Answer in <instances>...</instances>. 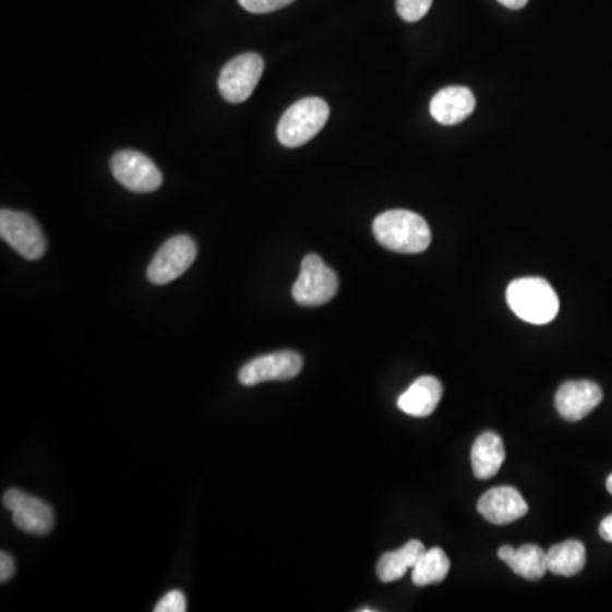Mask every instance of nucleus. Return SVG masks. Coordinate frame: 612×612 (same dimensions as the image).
Instances as JSON below:
<instances>
[{"mask_svg":"<svg viewBox=\"0 0 612 612\" xmlns=\"http://www.w3.org/2000/svg\"><path fill=\"white\" fill-rule=\"evenodd\" d=\"M377 242L398 254H420L432 242L431 228L422 216L407 209L382 213L373 224Z\"/></svg>","mask_w":612,"mask_h":612,"instance_id":"f257e3e1","label":"nucleus"},{"mask_svg":"<svg viewBox=\"0 0 612 612\" xmlns=\"http://www.w3.org/2000/svg\"><path fill=\"white\" fill-rule=\"evenodd\" d=\"M507 303L520 320L535 325L550 324L560 310L555 289L543 278H520L511 283Z\"/></svg>","mask_w":612,"mask_h":612,"instance_id":"f03ea898","label":"nucleus"},{"mask_svg":"<svg viewBox=\"0 0 612 612\" xmlns=\"http://www.w3.org/2000/svg\"><path fill=\"white\" fill-rule=\"evenodd\" d=\"M331 109L320 97H307L286 109L278 124V140L288 148H297L319 135L327 124Z\"/></svg>","mask_w":612,"mask_h":612,"instance_id":"7ed1b4c3","label":"nucleus"},{"mask_svg":"<svg viewBox=\"0 0 612 612\" xmlns=\"http://www.w3.org/2000/svg\"><path fill=\"white\" fill-rule=\"evenodd\" d=\"M339 289L337 274L316 254L307 255L301 262L300 276L293 286V298L301 307H322L334 300Z\"/></svg>","mask_w":612,"mask_h":612,"instance_id":"20e7f679","label":"nucleus"},{"mask_svg":"<svg viewBox=\"0 0 612 612\" xmlns=\"http://www.w3.org/2000/svg\"><path fill=\"white\" fill-rule=\"evenodd\" d=\"M197 257V247L191 237L176 236L167 240L152 259L147 278L152 285H169L181 278L193 266Z\"/></svg>","mask_w":612,"mask_h":612,"instance_id":"39448f33","label":"nucleus"},{"mask_svg":"<svg viewBox=\"0 0 612 612\" xmlns=\"http://www.w3.org/2000/svg\"><path fill=\"white\" fill-rule=\"evenodd\" d=\"M0 237L27 261H38L47 252V239L35 218L26 213L2 209Z\"/></svg>","mask_w":612,"mask_h":612,"instance_id":"423d86ee","label":"nucleus"},{"mask_svg":"<svg viewBox=\"0 0 612 612\" xmlns=\"http://www.w3.org/2000/svg\"><path fill=\"white\" fill-rule=\"evenodd\" d=\"M264 60L257 53H243L233 58L221 70L218 89L221 97L231 105L249 99L261 81Z\"/></svg>","mask_w":612,"mask_h":612,"instance_id":"0eeeda50","label":"nucleus"},{"mask_svg":"<svg viewBox=\"0 0 612 612\" xmlns=\"http://www.w3.org/2000/svg\"><path fill=\"white\" fill-rule=\"evenodd\" d=\"M111 172L116 181L133 193H154L163 185V172L140 152L121 151L112 155Z\"/></svg>","mask_w":612,"mask_h":612,"instance_id":"6e6552de","label":"nucleus"},{"mask_svg":"<svg viewBox=\"0 0 612 612\" xmlns=\"http://www.w3.org/2000/svg\"><path fill=\"white\" fill-rule=\"evenodd\" d=\"M2 502L11 511L12 520L21 531L35 536H47L53 531V508L47 502L17 489L8 490Z\"/></svg>","mask_w":612,"mask_h":612,"instance_id":"1a4fd4ad","label":"nucleus"},{"mask_svg":"<svg viewBox=\"0 0 612 612\" xmlns=\"http://www.w3.org/2000/svg\"><path fill=\"white\" fill-rule=\"evenodd\" d=\"M303 368V359L293 351L273 352L247 362L240 370L239 380L243 386H255L264 382L293 380Z\"/></svg>","mask_w":612,"mask_h":612,"instance_id":"9d476101","label":"nucleus"},{"mask_svg":"<svg viewBox=\"0 0 612 612\" xmlns=\"http://www.w3.org/2000/svg\"><path fill=\"white\" fill-rule=\"evenodd\" d=\"M601 401V386L592 382L563 383L555 398L556 410L568 422L586 419Z\"/></svg>","mask_w":612,"mask_h":612,"instance_id":"9b49d317","label":"nucleus"},{"mask_svg":"<svg viewBox=\"0 0 612 612\" xmlns=\"http://www.w3.org/2000/svg\"><path fill=\"white\" fill-rule=\"evenodd\" d=\"M528 502L514 487H495L478 501V513L489 523L505 526L523 519L528 514Z\"/></svg>","mask_w":612,"mask_h":612,"instance_id":"f8f14e48","label":"nucleus"},{"mask_svg":"<svg viewBox=\"0 0 612 612\" xmlns=\"http://www.w3.org/2000/svg\"><path fill=\"white\" fill-rule=\"evenodd\" d=\"M475 105L477 100L468 87L453 85L435 94L431 100V115L437 123L453 127L465 121L473 112Z\"/></svg>","mask_w":612,"mask_h":612,"instance_id":"ddd939ff","label":"nucleus"},{"mask_svg":"<svg viewBox=\"0 0 612 612\" xmlns=\"http://www.w3.org/2000/svg\"><path fill=\"white\" fill-rule=\"evenodd\" d=\"M443 398V385L434 376H422L398 398L401 412L412 417H428Z\"/></svg>","mask_w":612,"mask_h":612,"instance_id":"4468645a","label":"nucleus"},{"mask_svg":"<svg viewBox=\"0 0 612 612\" xmlns=\"http://www.w3.org/2000/svg\"><path fill=\"white\" fill-rule=\"evenodd\" d=\"M499 559L507 563L508 568L526 580H541L548 572L547 551L538 544H524L519 550L502 547Z\"/></svg>","mask_w":612,"mask_h":612,"instance_id":"2eb2a0df","label":"nucleus"},{"mask_svg":"<svg viewBox=\"0 0 612 612\" xmlns=\"http://www.w3.org/2000/svg\"><path fill=\"white\" fill-rule=\"evenodd\" d=\"M505 461L504 443L495 432H483L471 447V466L475 477L490 480L501 470Z\"/></svg>","mask_w":612,"mask_h":612,"instance_id":"dca6fc26","label":"nucleus"},{"mask_svg":"<svg viewBox=\"0 0 612 612\" xmlns=\"http://www.w3.org/2000/svg\"><path fill=\"white\" fill-rule=\"evenodd\" d=\"M424 544L417 541V539H412L405 547H401L400 550L385 553L377 562V578L385 581V584L400 580L410 568L417 565L420 556L424 555Z\"/></svg>","mask_w":612,"mask_h":612,"instance_id":"f3484780","label":"nucleus"},{"mask_svg":"<svg viewBox=\"0 0 612 612\" xmlns=\"http://www.w3.org/2000/svg\"><path fill=\"white\" fill-rule=\"evenodd\" d=\"M548 572L562 577H574L586 566V547L577 539H568L547 551Z\"/></svg>","mask_w":612,"mask_h":612,"instance_id":"a211bd4d","label":"nucleus"},{"mask_svg":"<svg viewBox=\"0 0 612 612\" xmlns=\"http://www.w3.org/2000/svg\"><path fill=\"white\" fill-rule=\"evenodd\" d=\"M451 563L441 548L425 550L419 562L412 568V581L417 587L440 584L449 574Z\"/></svg>","mask_w":612,"mask_h":612,"instance_id":"6ab92c4d","label":"nucleus"},{"mask_svg":"<svg viewBox=\"0 0 612 612\" xmlns=\"http://www.w3.org/2000/svg\"><path fill=\"white\" fill-rule=\"evenodd\" d=\"M432 0H397L398 16L407 23H417L431 11Z\"/></svg>","mask_w":612,"mask_h":612,"instance_id":"aec40b11","label":"nucleus"},{"mask_svg":"<svg viewBox=\"0 0 612 612\" xmlns=\"http://www.w3.org/2000/svg\"><path fill=\"white\" fill-rule=\"evenodd\" d=\"M293 2L295 0H239V4L252 14H267V12L279 11V9L288 8Z\"/></svg>","mask_w":612,"mask_h":612,"instance_id":"412c9836","label":"nucleus"},{"mask_svg":"<svg viewBox=\"0 0 612 612\" xmlns=\"http://www.w3.org/2000/svg\"><path fill=\"white\" fill-rule=\"evenodd\" d=\"M184 593L181 590H170L155 605V612H185L188 611Z\"/></svg>","mask_w":612,"mask_h":612,"instance_id":"4be33fe9","label":"nucleus"},{"mask_svg":"<svg viewBox=\"0 0 612 612\" xmlns=\"http://www.w3.org/2000/svg\"><path fill=\"white\" fill-rule=\"evenodd\" d=\"M16 572V565H14V560L9 553L2 551L0 553V581L5 584V581L11 580L12 575Z\"/></svg>","mask_w":612,"mask_h":612,"instance_id":"5701e85b","label":"nucleus"},{"mask_svg":"<svg viewBox=\"0 0 612 612\" xmlns=\"http://www.w3.org/2000/svg\"><path fill=\"white\" fill-rule=\"evenodd\" d=\"M599 535L608 543H612V516L605 517L601 523V528H599Z\"/></svg>","mask_w":612,"mask_h":612,"instance_id":"b1692460","label":"nucleus"},{"mask_svg":"<svg viewBox=\"0 0 612 612\" xmlns=\"http://www.w3.org/2000/svg\"><path fill=\"white\" fill-rule=\"evenodd\" d=\"M502 5H505L507 9H513V11H519V9L526 8L529 0H499Z\"/></svg>","mask_w":612,"mask_h":612,"instance_id":"393cba45","label":"nucleus"},{"mask_svg":"<svg viewBox=\"0 0 612 612\" xmlns=\"http://www.w3.org/2000/svg\"><path fill=\"white\" fill-rule=\"evenodd\" d=\"M605 487H608V492L612 495V475L608 478V483H605Z\"/></svg>","mask_w":612,"mask_h":612,"instance_id":"a878e982","label":"nucleus"}]
</instances>
